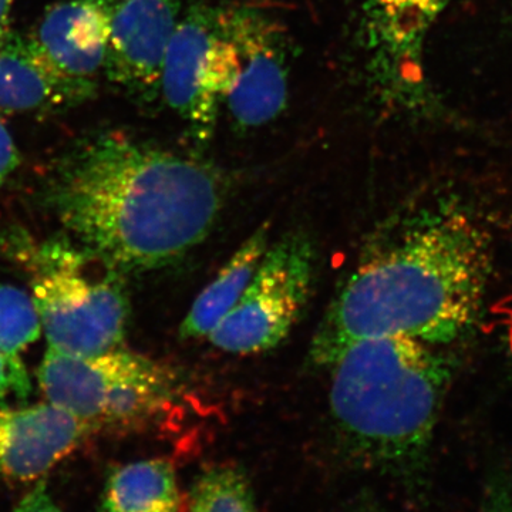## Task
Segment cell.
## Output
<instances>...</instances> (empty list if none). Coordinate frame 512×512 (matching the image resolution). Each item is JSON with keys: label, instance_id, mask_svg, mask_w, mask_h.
<instances>
[{"label": "cell", "instance_id": "cell-1", "mask_svg": "<svg viewBox=\"0 0 512 512\" xmlns=\"http://www.w3.org/2000/svg\"><path fill=\"white\" fill-rule=\"evenodd\" d=\"M46 202L74 244L126 275L198 247L220 215L224 185L201 161L103 131L57 161Z\"/></svg>", "mask_w": 512, "mask_h": 512}, {"label": "cell", "instance_id": "cell-2", "mask_svg": "<svg viewBox=\"0 0 512 512\" xmlns=\"http://www.w3.org/2000/svg\"><path fill=\"white\" fill-rule=\"evenodd\" d=\"M493 248L463 205L444 204L357 266L313 336L312 365L330 367L360 340L403 336L446 346L483 313Z\"/></svg>", "mask_w": 512, "mask_h": 512}, {"label": "cell", "instance_id": "cell-3", "mask_svg": "<svg viewBox=\"0 0 512 512\" xmlns=\"http://www.w3.org/2000/svg\"><path fill=\"white\" fill-rule=\"evenodd\" d=\"M329 369L330 416L348 456L392 476L419 470L450 387L439 346L403 336L360 340Z\"/></svg>", "mask_w": 512, "mask_h": 512}, {"label": "cell", "instance_id": "cell-4", "mask_svg": "<svg viewBox=\"0 0 512 512\" xmlns=\"http://www.w3.org/2000/svg\"><path fill=\"white\" fill-rule=\"evenodd\" d=\"M25 252L49 348L82 356L119 348L130 318L123 275L66 239Z\"/></svg>", "mask_w": 512, "mask_h": 512}, {"label": "cell", "instance_id": "cell-5", "mask_svg": "<svg viewBox=\"0 0 512 512\" xmlns=\"http://www.w3.org/2000/svg\"><path fill=\"white\" fill-rule=\"evenodd\" d=\"M37 379L47 403L90 431L144 429L163 416L177 393L173 370L119 348L87 356L49 348Z\"/></svg>", "mask_w": 512, "mask_h": 512}, {"label": "cell", "instance_id": "cell-6", "mask_svg": "<svg viewBox=\"0 0 512 512\" xmlns=\"http://www.w3.org/2000/svg\"><path fill=\"white\" fill-rule=\"evenodd\" d=\"M315 262L312 241L302 232L269 245L244 295L208 340L235 355L264 353L281 345L308 303Z\"/></svg>", "mask_w": 512, "mask_h": 512}, {"label": "cell", "instance_id": "cell-7", "mask_svg": "<svg viewBox=\"0 0 512 512\" xmlns=\"http://www.w3.org/2000/svg\"><path fill=\"white\" fill-rule=\"evenodd\" d=\"M222 103L242 127H259L284 111L289 94L285 30L262 10H218Z\"/></svg>", "mask_w": 512, "mask_h": 512}, {"label": "cell", "instance_id": "cell-8", "mask_svg": "<svg viewBox=\"0 0 512 512\" xmlns=\"http://www.w3.org/2000/svg\"><path fill=\"white\" fill-rule=\"evenodd\" d=\"M160 93L195 133L210 136L222 103L217 12L195 8L180 19L165 55Z\"/></svg>", "mask_w": 512, "mask_h": 512}, {"label": "cell", "instance_id": "cell-9", "mask_svg": "<svg viewBox=\"0 0 512 512\" xmlns=\"http://www.w3.org/2000/svg\"><path fill=\"white\" fill-rule=\"evenodd\" d=\"M180 10L181 0H116L104 62L111 83L143 99L157 96Z\"/></svg>", "mask_w": 512, "mask_h": 512}, {"label": "cell", "instance_id": "cell-10", "mask_svg": "<svg viewBox=\"0 0 512 512\" xmlns=\"http://www.w3.org/2000/svg\"><path fill=\"white\" fill-rule=\"evenodd\" d=\"M87 433L86 424L47 402L0 409V480L28 483L45 477Z\"/></svg>", "mask_w": 512, "mask_h": 512}, {"label": "cell", "instance_id": "cell-11", "mask_svg": "<svg viewBox=\"0 0 512 512\" xmlns=\"http://www.w3.org/2000/svg\"><path fill=\"white\" fill-rule=\"evenodd\" d=\"M116 0H66L47 10L29 37L57 72L96 84L109 46Z\"/></svg>", "mask_w": 512, "mask_h": 512}, {"label": "cell", "instance_id": "cell-12", "mask_svg": "<svg viewBox=\"0 0 512 512\" xmlns=\"http://www.w3.org/2000/svg\"><path fill=\"white\" fill-rule=\"evenodd\" d=\"M96 84L77 82L57 72L29 35L10 29L0 39V111L47 114L90 100Z\"/></svg>", "mask_w": 512, "mask_h": 512}, {"label": "cell", "instance_id": "cell-13", "mask_svg": "<svg viewBox=\"0 0 512 512\" xmlns=\"http://www.w3.org/2000/svg\"><path fill=\"white\" fill-rule=\"evenodd\" d=\"M451 0H365L373 43L394 64L419 73L421 47Z\"/></svg>", "mask_w": 512, "mask_h": 512}, {"label": "cell", "instance_id": "cell-14", "mask_svg": "<svg viewBox=\"0 0 512 512\" xmlns=\"http://www.w3.org/2000/svg\"><path fill=\"white\" fill-rule=\"evenodd\" d=\"M268 247L269 225L265 224L238 248L192 303L180 328L181 339L208 338L244 295Z\"/></svg>", "mask_w": 512, "mask_h": 512}, {"label": "cell", "instance_id": "cell-15", "mask_svg": "<svg viewBox=\"0 0 512 512\" xmlns=\"http://www.w3.org/2000/svg\"><path fill=\"white\" fill-rule=\"evenodd\" d=\"M184 507L173 463L150 458L111 471L99 512H184Z\"/></svg>", "mask_w": 512, "mask_h": 512}, {"label": "cell", "instance_id": "cell-16", "mask_svg": "<svg viewBox=\"0 0 512 512\" xmlns=\"http://www.w3.org/2000/svg\"><path fill=\"white\" fill-rule=\"evenodd\" d=\"M184 512H258V507L245 471L234 464H217L194 481Z\"/></svg>", "mask_w": 512, "mask_h": 512}, {"label": "cell", "instance_id": "cell-17", "mask_svg": "<svg viewBox=\"0 0 512 512\" xmlns=\"http://www.w3.org/2000/svg\"><path fill=\"white\" fill-rule=\"evenodd\" d=\"M42 323L32 296L0 282V350L19 356L40 338Z\"/></svg>", "mask_w": 512, "mask_h": 512}, {"label": "cell", "instance_id": "cell-18", "mask_svg": "<svg viewBox=\"0 0 512 512\" xmlns=\"http://www.w3.org/2000/svg\"><path fill=\"white\" fill-rule=\"evenodd\" d=\"M32 383L25 363L19 356H10L0 350V403L13 394L18 399H28Z\"/></svg>", "mask_w": 512, "mask_h": 512}, {"label": "cell", "instance_id": "cell-19", "mask_svg": "<svg viewBox=\"0 0 512 512\" xmlns=\"http://www.w3.org/2000/svg\"><path fill=\"white\" fill-rule=\"evenodd\" d=\"M19 165V148L5 121L0 117V185L8 181L10 175L18 170Z\"/></svg>", "mask_w": 512, "mask_h": 512}, {"label": "cell", "instance_id": "cell-20", "mask_svg": "<svg viewBox=\"0 0 512 512\" xmlns=\"http://www.w3.org/2000/svg\"><path fill=\"white\" fill-rule=\"evenodd\" d=\"M480 512H512V484L495 478L485 490Z\"/></svg>", "mask_w": 512, "mask_h": 512}, {"label": "cell", "instance_id": "cell-21", "mask_svg": "<svg viewBox=\"0 0 512 512\" xmlns=\"http://www.w3.org/2000/svg\"><path fill=\"white\" fill-rule=\"evenodd\" d=\"M12 512H62L57 507L45 480L36 483L35 488L29 491Z\"/></svg>", "mask_w": 512, "mask_h": 512}, {"label": "cell", "instance_id": "cell-22", "mask_svg": "<svg viewBox=\"0 0 512 512\" xmlns=\"http://www.w3.org/2000/svg\"><path fill=\"white\" fill-rule=\"evenodd\" d=\"M16 0H0V39L12 29L10 26V15Z\"/></svg>", "mask_w": 512, "mask_h": 512}, {"label": "cell", "instance_id": "cell-23", "mask_svg": "<svg viewBox=\"0 0 512 512\" xmlns=\"http://www.w3.org/2000/svg\"><path fill=\"white\" fill-rule=\"evenodd\" d=\"M359 512H379V511H377L376 508L365 507V508H362V510H360Z\"/></svg>", "mask_w": 512, "mask_h": 512}]
</instances>
